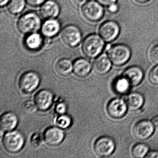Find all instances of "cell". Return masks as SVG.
Segmentation results:
<instances>
[{"label":"cell","mask_w":158,"mask_h":158,"mask_svg":"<svg viewBox=\"0 0 158 158\" xmlns=\"http://www.w3.org/2000/svg\"><path fill=\"white\" fill-rule=\"evenodd\" d=\"M107 56L113 64L121 66L130 60L131 51L129 47L125 44H117L107 48Z\"/></svg>","instance_id":"cell-1"},{"label":"cell","mask_w":158,"mask_h":158,"mask_svg":"<svg viewBox=\"0 0 158 158\" xmlns=\"http://www.w3.org/2000/svg\"><path fill=\"white\" fill-rule=\"evenodd\" d=\"M17 27L19 31L23 34H32L39 30L41 20L35 13H27L19 18Z\"/></svg>","instance_id":"cell-2"},{"label":"cell","mask_w":158,"mask_h":158,"mask_svg":"<svg viewBox=\"0 0 158 158\" xmlns=\"http://www.w3.org/2000/svg\"><path fill=\"white\" fill-rule=\"evenodd\" d=\"M104 47L103 40L97 35L88 36L83 42L82 50L88 58H94L98 56Z\"/></svg>","instance_id":"cell-3"},{"label":"cell","mask_w":158,"mask_h":158,"mask_svg":"<svg viewBox=\"0 0 158 158\" xmlns=\"http://www.w3.org/2000/svg\"><path fill=\"white\" fill-rule=\"evenodd\" d=\"M25 138L23 134L17 130L9 131L3 136L2 144L8 152L15 153L19 152L23 147Z\"/></svg>","instance_id":"cell-4"},{"label":"cell","mask_w":158,"mask_h":158,"mask_svg":"<svg viewBox=\"0 0 158 158\" xmlns=\"http://www.w3.org/2000/svg\"><path fill=\"white\" fill-rule=\"evenodd\" d=\"M40 78L36 72L29 71L23 73L19 78V88L23 92L30 93L35 91L39 85Z\"/></svg>","instance_id":"cell-5"},{"label":"cell","mask_w":158,"mask_h":158,"mask_svg":"<svg viewBox=\"0 0 158 158\" xmlns=\"http://www.w3.org/2000/svg\"><path fill=\"white\" fill-rule=\"evenodd\" d=\"M82 13L83 16L88 21L97 22L103 17L104 10L102 5L98 2L91 1L83 5Z\"/></svg>","instance_id":"cell-6"},{"label":"cell","mask_w":158,"mask_h":158,"mask_svg":"<svg viewBox=\"0 0 158 158\" xmlns=\"http://www.w3.org/2000/svg\"><path fill=\"white\" fill-rule=\"evenodd\" d=\"M115 148V142L110 137L105 136L101 137L94 143V152L99 157H106L110 156L112 154Z\"/></svg>","instance_id":"cell-7"},{"label":"cell","mask_w":158,"mask_h":158,"mask_svg":"<svg viewBox=\"0 0 158 158\" xmlns=\"http://www.w3.org/2000/svg\"><path fill=\"white\" fill-rule=\"evenodd\" d=\"M119 24L113 21H107L102 24L99 34L104 41L110 42L115 40L120 34Z\"/></svg>","instance_id":"cell-8"},{"label":"cell","mask_w":158,"mask_h":158,"mask_svg":"<svg viewBox=\"0 0 158 158\" xmlns=\"http://www.w3.org/2000/svg\"><path fill=\"white\" fill-rule=\"evenodd\" d=\"M63 42L70 47H75L81 41L82 35L78 27L73 25L65 27L61 33Z\"/></svg>","instance_id":"cell-9"},{"label":"cell","mask_w":158,"mask_h":158,"mask_svg":"<svg viewBox=\"0 0 158 158\" xmlns=\"http://www.w3.org/2000/svg\"><path fill=\"white\" fill-rule=\"evenodd\" d=\"M154 128L152 123L146 119L137 122L133 127L134 136L139 140H146L149 138L153 134Z\"/></svg>","instance_id":"cell-10"},{"label":"cell","mask_w":158,"mask_h":158,"mask_svg":"<svg viewBox=\"0 0 158 158\" xmlns=\"http://www.w3.org/2000/svg\"><path fill=\"white\" fill-rule=\"evenodd\" d=\"M126 102L121 98H115L111 100L107 106L108 114L114 119H120L123 117L127 111Z\"/></svg>","instance_id":"cell-11"},{"label":"cell","mask_w":158,"mask_h":158,"mask_svg":"<svg viewBox=\"0 0 158 158\" xmlns=\"http://www.w3.org/2000/svg\"><path fill=\"white\" fill-rule=\"evenodd\" d=\"M54 99V95L50 90L43 89L40 90L35 97V102L38 110L45 111L50 108Z\"/></svg>","instance_id":"cell-12"},{"label":"cell","mask_w":158,"mask_h":158,"mask_svg":"<svg viewBox=\"0 0 158 158\" xmlns=\"http://www.w3.org/2000/svg\"><path fill=\"white\" fill-rule=\"evenodd\" d=\"M64 138V133L59 127H51L45 130L44 139L47 144L51 146L60 145Z\"/></svg>","instance_id":"cell-13"},{"label":"cell","mask_w":158,"mask_h":158,"mask_svg":"<svg viewBox=\"0 0 158 158\" xmlns=\"http://www.w3.org/2000/svg\"><path fill=\"white\" fill-rule=\"evenodd\" d=\"M123 76L128 81L131 86H136L142 81L144 77V72L139 66H130L125 70Z\"/></svg>","instance_id":"cell-14"},{"label":"cell","mask_w":158,"mask_h":158,"mask_svg":"<svg viewBox=\"0 0 158 158\" xmlns=\"http://www.w3.org/2000/svg\"><path fill=\"white\" fill-rule=\"evenodd\" d=\"M60 12L59 5L52 0H48L44 2L40 9V15L45 19H54L58 16Z\"/></svg>","instance_id":"cell-15"},{"label":"cell","mask_w":158,"mask_h":158,"mask_svg":"<svg viewBox=\"0 0 158 158\" xmlns=\"http://www.w3.org/2000/svg\"><path fill=\"white\" fill-rule=\"evenodd\" d=\"M18 123V117L12 112L5 113L1 117V128L4 132L12 131L16 127Z\"/></svg>","instance_id":"cell-16"},{"label":"cell","mask_w":158,"mask_h":158,"mask_svg":"<svg viewBox=\"0 0 158 158\" xmlns=\"http://www.w3.org/2000/svg\"><path fill=\"white\" fill-rule=\"evenodd\" d=\"M111 62L108 56L102 55L95 60L93 63L94 72L100 75L106 74L110 70Z\"/></svg>","instance_id":"cell-17"},{"label":"cell","mask_w":158,"mask_h":158,"mask_svg":"<svg viewBox=\"0 0 158 158\" xmlns=\"http://www.w3.org/2000/svg\"><path fill=\"white\" fill-rule=\"evenodd\" d=\"M91 69V64L89 61L84 58L76 60L73 65L74 73L79 77H85L88 75Z\"/></svg>","instance_id":"cell-18"},{"label":"cell","mask_w":158,"mask_h":158,"mask_svg":"<svg viewBox=\"0 0 158 158\" xmlns=\"http://www.w3.org/2000/svg\"><path fill=\"white\" fill-rule=\"evenodd\" d=\"M60 25L57 20L48 19L42 25L41 32L44 36L52 38L55 36L60 31Z\"/></svg>","instance_id":"cell-19"},{"label":"cell","mask_w":158,"mask_h":158,"mask_svg":"<svg viewBox=\"0 0 158 158\" xmlns=\"http://www.w3.org/2000/svg\"><path fill=\"white\" fill-rule=\"evenodd\" d=\"M128 109L132 111L139 110L144 103L143 95L139 92H133L127 95L126 99Z\"/></svg>","instance_id":"cell-20"},{"label":"cell","mask_w":158,"mask_h":158,"mask_svg":"<svg viewBox=\"0 0 158 158\" xmlns=\"http://www.w3.org/2000/svg\"><path fill=\"white\" fill-rule=\"evenodd\" d=\"M43 42L42 36L40 34L34 33L27 37L25 40V44L28 49L36 51L42 47Z\"/></svg>","instance_id":"cell-21"},{"label":"cell","mask_w":158,"mask_h":158,"mask_svg":"<svg viewBox=\"0 0 158 158\" xmlns=\"http://www.w3.org/2000/svg\"><path fill=\"white\" fill-rule=\"evenodd\" d=\"M57 73L62 76H67L70 74L73 70L72 61L66 58H63L58 60L55 65Z\"/></svg>","instance_id":"cell-22"},{"label":"cell","mask_w":158,"mask_h":158,"mask_svg":"<svg viewBox=\"0 0 158 158\" xmlns=\"http://www.w3.org/2000/svg\"><path fill=\"white\" fill-rule=\"evenodd\" d=\"M131 87L130 83L123 76L117 78L113 85L114 92L120 95L127 94L130 90Z\"/></svg>","instance_id":"cell-23"},{"label":"cell","mask_w":158,"mask_h":158,"mask_svg":"<svg viewBox=\"0 0 158 158\" xmlns=\"http://www.w3.org/2000/svg\"><path fill=\"white\" fill-rule=\"evenodd\" d=\"M149 152V147L143 143L135 144L131 149V154L135 158H144Z\"/></svg>","instance_id":"cell-24"},{"label":"cell","mask_w":158,"mask_h":158,"mask_svg":"<svg viewBox=\"0 0 158 158\" xmlns=\"http://www.w3.org/2000/svg\"><path fill=\"white\" fill-rule=\"evenodd\" d=\"M25 6V0H10L8 5V10L12 14H18L23 10Z\"/></svg>","instance_id":"cell-25"},{"label":"cell","mask_w":158,"mask_h":158,"mask_svg":"<svg viewBox=\"0 0 158 158\" xmlns=\"http://www.w3.org/2000/svg\"><path fill=\"white\" fill-rule=\"evenodd\" d=\"M71 117L67 114H60L56 119V124L57 126L62 129L68 128L72 124Z\"/></svg>","instance_id":"cell-26"},{"label":"cell","mask_w":158,"mask_h":158,"mask_svg":"<svg viewBox=\"0 0 158 158\" xmlns=\"http://www.w3.org/2000/svg\"><path fill=\"white\" fill-rule=\"evenodd\" d=\"M149 58L153 64H158V45L152 47L149 51Z\"/></svg>","instance_id":"cell-27"},{"label":"cell","mask_w":158,"mask_h":158,"mask_svg":"<svg viewBox=\"0 0 158 158\" xmlns=\"http://www.w3.org/2000/svg\"><path fill=\"white\" fill-rule=\"evenodd\" d=\"M23 110L27 113L32 114L35 112L36 111V105L35 101L32 100H28L26 101L23 104Z\"/></svg>","instance_id":"cell-28"},{"label":"cell","mask_w":158,"mask_h":158,"mask_svg":"<svg viewBox=\"0 0 158 158\" xmlns=\"http://www.w3.org/2000/svg\"><path fill=\"white\" fill-rule=\"evenodd\" d=\"M148 77L149 81L151 84L158 85V64L151 70Z\"/></svg>","instance_id":"cell-29"},{"label":"cell","mask_w":158,"mask_h":158,"mask_svg":"<svg viewBox=\"0 0 158 158\" xmlns=\"http://www.w3.org/2000/svg\"><path fill=\"white\" fill-rule=\"evenodd\" d=\"M30 142L34 148L39 147L42 143V138L40 134L37 133L33 134L31 137Z\"/></svg>","instance_id":"cell-30"},{"label":"cell","mask_w":158,"mask_h":158,"mask_svg":"<svg viewBox=\"0 0 158 158\" xmlns=\"http://www.w3.org/2000/svg\"><path fill=\"white\" fill-rule=\"evenodd\" d=\"M67 109V105L63 102H60L57 103L55 106V111L60 115L65 114Z\"/></svg>","instance_id":"cell-31"},{"label":"cell","mask_w":158,"mask_h":158,"mask_svg":"<svg viewBox=\"0 0 158 158\" xmlns=\"http://www.w3.org/2000/svg\"><path fill=\"white\" fill-rule=\"evenodd\" d=\"M27 4L31 6L36 7L43 4L46 0H25Z\"/></svg>","instance_id":"cell-32"},{"label":"cell","mask_w":158,"mask_h":158,"mask_svg":"<svg viewBox=\"0 0 158 158\" xmlns=\"http://www.w3.org/2000/svg\"><path fill=\"white\" fill-rule=\"evenodd\" d=\"M117 1V0H96V1L100 3L101 5L107 7L114 3H116Z\"/></svg>","instance_id":"cell-33"},{"label":"cell","mask_w":158,"mask_h":158,"mask_svg":"<svg viewBox=\"0 0 158 158\" xmlns=\"http://www.w3.org/2000/svg\"><path fill=\"white\" fill-rule=\"evenodd\" d=\"M108 10L111 13L115 14L118 12L119 10V6L116 3L111 4L108 7Z\"/></svg>","instance_id":"cell-34"},{"label":"cell","mask_w":158,"mask_h":158,"mask_svg":"<svg viewBox=\"0 0 158 158\" xmlns=\"http://www.w3.org/2000/svg\"><path fill=\"white\" fill-rule=\"evenodd\" d=\"M145 158H158V151H152L149 152Z\"/></svg>","instance_id":"cell-35"},{"label":"cell","mask_w":158,"mask_h":158,"mask_svg":"<svg viewBox=\"0 0 158 158\" xmlns=\"http://www.w3.org/2000/svg\"><path fill=\"white\" fill-rule=\"evenodd\" d=\"M74 3L77 6H81L86 3L87 0H72Z\"/></svg>","instance_id":"cell-36"},{"label":"cell","mask_w":158,"mask_h":158,"mask_svg":"<svg viewBox=\"0 0 158 158\" xmlns=\"http://www.w3.org/2000/svg\"><path fill=\"white\" fill-rule=\"evenodd\" d=\"M152 123L154 127V129L158 132V115L153 117L152 120Z\"/></svg>","instance_id":"cell-37"},{"label":"cell","mask_w":158,"mask_h":158,"mask_svg":"<svg viewBox=\"0 0 158 158\" xmlns=\"http://www.w3.org/2000/svg\"><path fill=\"white\" fill-rule=\"evenodd\" d=\"M10 1V0H1V7L5 6Z\"/></svg>","instance_id":"cell-38"},{"label":"cell","mask_w":158,"mask_h":158,"mask_svg":"<svg viewBox=\"0 0 158 158\" xmlns=\"http://www.w3.org/2000/svg\"><path fill=\"white\" fill-rule=\"evenodd\" d=\"M150 0H134V1L135 2H136L139 4H143V3H146L148 2Z\"/></svg>","instance_id":"cell-39"}]
</instances>
